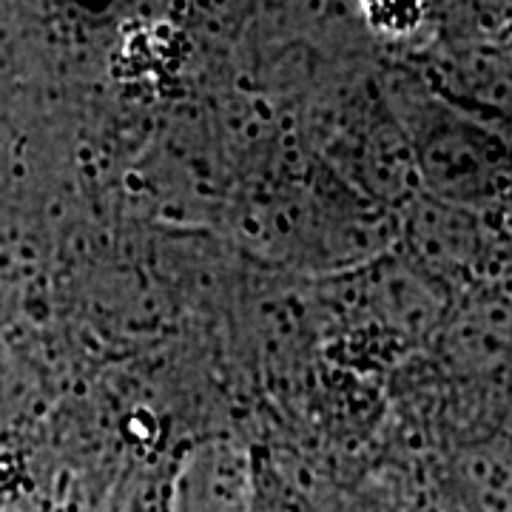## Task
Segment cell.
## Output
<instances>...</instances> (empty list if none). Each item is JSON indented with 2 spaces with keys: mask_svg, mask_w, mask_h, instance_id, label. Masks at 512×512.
<instances>
[{
  "mask_svg": "<svg viewBox=\"0 0 512 512\" xmlns=\"http://www.w3.org/2000/svg\"><path fill=\"white\" fill-rule=\"evenodd\" d=\"M510 248H512V225H510Z\"/></svg>",
  "mask_w": 512,
  "mask_h": 512,
  "instance_id": "cell-2",
  "label": "cell"
},
{
  "mask_svg": "<svg viewBox=\"0 0 512 512\" xmlns=\"http://www.w3.org/2000/svg\"><path fill=\"white\" fill-rule=\"evenodd\" d=\"M407 143L413 146L421 180L441 202L484 205L510 197L512 143L473 117L453 109L444 97H410Z\"/></svg>",
  "mask_w": 512,
  "mask_h": 512,
  "instance_id": "cell-1",
  "label": "cell"
}]
</instances>
